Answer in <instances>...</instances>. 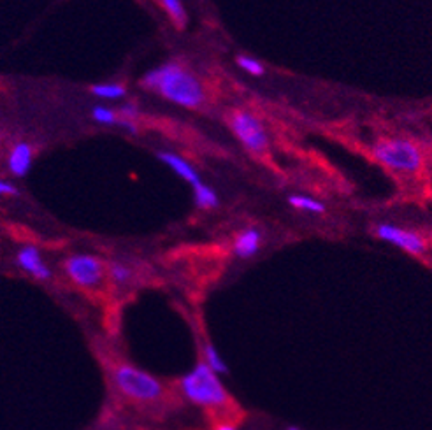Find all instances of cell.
Masks as SVG:
<instances>
[{"label":"cell","instance_id":"44dd1931","mask_svg":"<svg viewBox=\"0 0 432 430\" xmlns=\"http://www.w3.org/2000/svg\"><path fill=\"white\" fill-rule=\"evenodd\" d=\"M16 195H20V190L13 183L0 180V197H16Z\"/></svg>","mask_w":432,"mask_h":430},{"label":"cell","instance_id":"ffe728a7","mask_svg":"<svg viewBox=\"0 0 432 430\" xmlns=\"http://www.w3.org/2000/svg\"><path fill=\"white\" fill-rule=\"evenodd\" d=\"M117 114L120 118H125V120L136 121L137 118L141 116V111H139V107H137L134 102H126V104H124V106L118 107Z\"/></svg>","mask_w":432,"mask_h":430},{"label":"cell","instance_id":"4fadbf2b","mask_svg":"<svg viewBox=\"0 0 432 430\" xmlns=\"http://www.w3.org/2000/svg\"><path fill=\"white\" fill-rule=\"evenodd\" d=\"M90 94L102 100H122L126 95L125 84L122 83H97L92 84Z\"/></svg>","mask_w":432,"mask_h":430},{"label":"cell","instance_id":"52a82bcc","mask_svg":"<svg viewBox=\"0 0 432 430\" xmlns=\"http://www.w3.org/2000/svg\"><path fill=\"white\" fill-rule=\"evenodd\" d=\"M374 233L379 239L387 241V243L404 250L406 253L422 255L426 253L427 250V241L423 239L418 232L406 231V228L397 227V225L378 224L374 227Z\"/></svg>","mask_w":432,"mask_h":430},{"label":"cell","instance_id":"5b68a950","mask_svg":"<svg viewBox=\"0 0 432 430\" xmlns=\"http://www.w3.org/2000/svg\"><path fill=\"white\" fill-rule=\"evenodd\" d=\"M227 123L249 153H266L269 148V133L255 114L244 109H234L227 114Z\"/></svg>","mask_w":432,"mask_h":430},{"label":"cell","instance_id":"3957f363","mask_svg":"<svg viewBox=\"0 0 432 430\" xmlns=\"http://www.w3.org/2000/svg\"><path fill=\"white\" fill-rule=\"evenodd\" d=\"M113 381L122 395L136 402H155L163 395L162 383L155 376L130 364L114 367Z\"/></svg>","mask_w":432,"mask_h":430},{"label":"cell","instance_id":"7402d4cb","mask_svg":"<svg viewBox=\"0 0 432 430\" xmlns=\"http://www.w3.org/2000/svg\"><path fill=\"white\" fill-rule=\"evenodd\" d=\"M117 127L122 128V131H125L126 133H132V136H137V132H139V127H137L136 121L125 120V118H120V116H118Z\"/></svg>","mask_w":432,"mask_h":430},{"label":"cell","instance_id":"ac0fdd59","mask_svg":"<svg viewBox=\"0 0 432 430\" xmlns=\"http://www.w3.org/2000/svg\"><path fill=\"white\" fill-rule=\"evenodd\" d=\"M90 116L93 121H97V123H100V125H107V127H117V123H118L117 111L111 109V107H106V106L92 107Z\"/></svg>","mask_w":432,"mask_h":430},{"label":"cell","instance_id":"7a4b0ae2","mask_svg":"<svg viewBox=\"0 0 432 430\" xmlns=\"http://www.w3.org/2000/svg\"><path fill=\"white\" fill-rule=\"evenodd\" d=\"M180 390L188 402L199 407L220 409L230 402L229 392L220 381L218 374L207 367L206 362H197L190 373L180 380Z\"/></svg>","mask_w":432,"mask_h":430},{"label":"cell","instance_id":"2e32d148","mask_svg":"<svg viewBox=\"0 0 432 430\" xmlns=\"http://www.w3.org/2000/svg\"><path fill=\"white\" fill-rule=\"evenodd\" d=\"M162 7L166 9V13L169 14L171 20L174 21V25L180 28H183L188 21V16H186V11L183 6V0H160Z\"/></svg>","mask_w":432,"mask_h":430},{"label":"cell","instance_id":"d6986e66","mask_svg":"<svg viewBox=\"0 0 432 430\" xmlns=\"http://www.w3.org/2000/svg\"><path fill=\"white\" fill-rule=\"evenodd\" d=\"M236 64L239 65L241 69L244 70V72H248L249 76L260 77V76H264V74H266V67L260 64L256 58L248 57V55H239V57L236 58Z\"/></svg>","mask_w":432,"mask_h":430},{"label":"cell","instance_id":"603a6c76","mask_svg":"<svg viewBox=\"0 0 432 430\" xmlns=\"http://www.w3.org/2000/svg\"><path fill=\"white\" fill-rule=\"evenodd\" d=\"M215 430H237V429L230 424H220V425H216Z\"/></svg>","mask_w":432,"mask_h":430},{"label":"cell","instance_id":"ba28073f","mask_svg":"<svg viewBox=\"0 0 432 430\" xmlns=\"http://www.w3.org/2000/svg\"><path fill=\"white\" fill-rule=\"evenodd\" d=\"M14 264L20 267L23 272L31 274L33 280L37 281H50L51 276H53V270L43 260L40 250L33 244H25L16 251Z\"/></svg>","mask_w":432,"mask_h":430},{"label":"cell","instance_id":"8fae6325","mask_svg":"<svg viewBox=\"0 0 432 430\" xmlns=\"http://www.w3.org/2000/svg\"><path fill=\"white\" fill-rule=\"evenodd\" d=\"M33 150L28 143H16L7 158V169L14 177H25L32 169Z\"/></svg>","mask_w":432,"mask_h":430},{"label":"cell","instance_id":"30bf717a","mask_svg":"<svg viewBox=\"0 0 432 430\" xmlns=\"http://www.w3.org/2000/svg\"><path fill=\"white\" fill-rule=\"evenodd\" d=\"M156 157H158L160 162H163V164L169 167L173 172H176L181 180H185L186 183L192 184V187L200 183L199 170L190 164L188 160H185L181 155L173 153V151H156Z\"/></svg>","mask_w":432,"mask_h":430},{"label":"cell","instance_id":"e0dca14e","mask_svg":"<svg viewBox=\"0 0 432 430\" xmlns=\"http://www.w3.org/2000/svg\"><path fill=\"white\" fill-rule=\"evenodd\" d=\"M288 204L292 207H296V209L308 211V213L320 214V213H323V211H325V206H323L320 200L308 197V195H290Z\"/></svg>","mask_w":432,"mask_h":430},{"label":"cell","instance_id":"5bb4252c","mask_svg":"<svg viewBox=\"0 0 432 430\" xmlns=\"http://www.w3.org/2000/svg\"><path fill=\"white\" fill-rule=\"evenodd\" d=\"M204 362H206L210 369H213L218 376H227L229 374V367H227L225 360H223L222 355L218 353V350L211 343H206L202 348Z\"/></svg>","mask_w":432,"mask_h":430},{"label":"cell","instance_id":"277c9868","mask_svg":"<svg viewBox=\"0 0 432 430\" xmlns=\"http://www.w3.org/2000/svg\"><path fill=\"white\" fill-rule=\"evenodd\" d=\"M372 155L379 164L397 172H418L423 164V155L415 143L402 137L383 139L374 144Z\"/></svg>","mask_w":432,"mask_h":430},{"label":"cell","instance_id":"8992f818","mask_svg":"<svg viewBox=\"0 0 432 430\" xmlns=\"http://www.w3.org/2000/svg\"><path fill=\"white\" fill-rule=\"evenodd\" d=\"M63 270L76 287L93 290L106 277V264L90 253H74L63 260Z\"/></svg>","mask_w":432,"mask_h":430},{"label":"cell","instance_id":"6da1fadb","mask_svg":"<svg viewBox=\"0 0 432 430\" xmlns=\"http://www.w3.org/2000/svg\"><path fill=\"white\" fill-rule=\"evenodd\" d=\"M148 92L160 95L185 109H199L206 102V90L199 77L178 60L163 62L148 70L139 81Z\"/></svg>","mask_w":432,"mask_h":430},{"label":"cell","instance_id":"7c38bea8","mask_svg":"<svg viewBox=\"0 0 432 430\" xmlns=\"http://www.w3.org/2000/svg\"><path fill=\"white\" fill-rule=\"evenodd\" d=\"M193 200H195V206L199 209H216L220 206V199L216 192L207 184H204L202 181L193 184Z\"/></svg>","mask_w":432,"mask_h":430},{"label":"cell","instance_id":"9c48e42d","mask_svg":"<svg viewBox=\"0 0 432 430\" xmlns=\"http://www.w3.org/2000/svg\"><path fill=\"white\" fill-rule=\"evenodd\" d=\"M260 244H262V232L256 227H247L234 237L232 251L241 260H249L259 253Z\"/></svg>","mask_w":432,"mask_h":430},{"label":"cell","instance_id":"9a60e30c","mask_svg":"<svg viewBox=\"0 0 432 430\" xmlns=\"http://www.w3.org/2000/svg\"><path fill=\"white\" fill-rule=\"evenodd\" d=\"M106 274L111 277V281H113L114 285H118V287H124V285L129 283L130 280H132V269H130L129 265H125L124 262H109V264L106 265Z\"/></svg>","mask_w":432,"mask_h":430},{"label":"cell","instance_id":"cb8c5ba5","mask_svg":"<svg viewBox=\"0 0 432 430\" xmlns=\"http://www.w3.org/2000/svg\"><path fill=\"white\" fill-rule=\"evenodd\" d=\"M286 430H299V429H297V427H288Z\"/></svg>","mask_w":432,"mask_h":430}]
</instances>
